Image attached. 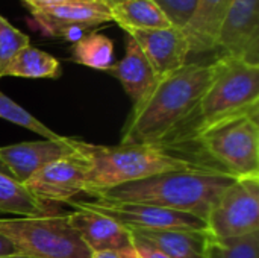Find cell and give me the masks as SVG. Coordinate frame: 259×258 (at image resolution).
Here are the masks:
<instances>
[{
	"label": "cell",
	"mask_w": 259,
	"mask_h": 258,
	"mask_svg": "<svg viewBox=\"0 0 259 258\" xmlns=\"http://www.w3.org/2000/svg\"><path fill=\"white\" fill-rule=\"evenodd\" d=\"M215 73V62H188L159 78L124 125L120 144H165L191 117Z\"/></svg>",
	"instance_id": "1"
},
{
	"label": "cell",
	"mask_w": 259,
	"mask_h": 258,
	"mask_svg": "<svg viewBox=\"0 0 259 258\" xmlns=\"http://www.w3.org/2000/svg\"><path fill=\"white\" fill-rule=\"evenodd\" d=\"M73 149L88 166L85 195L144 179L165 172H208L220 170L215 166L175 152L173 146L162 144H117L102 146L70 138ZM223 172V170H222Z\"/></svg>",
	"instance_id": "2"
},
{
	"label": "cell",
	"mask_w": 259,
	"mask_h": 258,
	"mask_svg": "<svg viewBox=\"0 0 259 258\" xmlns=\"http://www.w3.org/2000/svg\"><path fill=\"white\" fill-rule=\"evenodd\" d=\"M235 178L222 170L165 172L144 179L88 193L96 201L152 205L188 213L208 220L220 193Z\"/></svg>",
	"instance_id": "3"
},
{
	"label": "cell",
	"mask_w": 259,
	"mask_h": 258,
	"mask_svg": "<svg viewBox=\"0 0 259 258\" xmlns=\"http://www.w3.org/2000/svg\"><path fill=\"white\" fill-rule=\"evenodd\" d=\"M214 62V78L194 113L162 146H181L223 122L258 116L259 65L228 56H217Z\"/></svg>",
	"instance_id": "4"
},
{
	"label": "cell",
	"mask_w": 259,
	"mask_h": 258,
	"mask_svg": "<svg viewBox=\"0 0 259 258\" xmlns=\"http://www.w3.org/2000/svg\"><path fill=\"white\" fill-rule=\"evenodd\" d=\"M0 234L30 258H91V251L68 224L67 214L0 217Z\"/></svg>",
	"instance_id": "5"
},
{
	"label": "cell",
	"mask_w": 259,
	"mask_h": 258,
	"mask_svg": "<svg viewBox=\"0 0 259 258\" xmlns=\"http://www.w3.org/2000/svg\"><path fill=\"white\" fill-rule=\"evenodd\" d=\"M194 143L235 179H259L258 116H243L202 132Z\"/></svg>",
	"instance_id": "6"
},
{
	"label": "cell",
	"mask_w": 259,
	"mask_h": 258,
	"mask_svg": "<svg viewBox=\"0 0 259 258\" xmlns=\"http://www.w3.org/2000/svg\"><path fill=\"white\" fill-rule=\"evenodd\" d=\"M214 240L237 239L259 231V179H235L217 198L208 220Z\"/></svg>",
	"instance_id": "7"
},
{
	"label": "cell",
	"mask_w": 259,
	"mask_h": 258,
	"mask_svg": "<svg viewBox=\"0 0 259 258\" xmlns=\"http://www.w3.org/2000/svg\"><path fill=\"white\" fill-rule=\"evenodd\" d=\"M71 207H85L102 213L127 230H193L208 231V225L197 216L175 210L140 205V204H117L103 201H71Z\"/></svg>",
	"instance_id": "8"
},
{
	"label": "cell",
	"mask_w": 259,
	"mask_h": 258,
	"mask_svg": "<svg viewBox=\"0 0 259 258\" xmlns=\"http://www.w3.org/2000/svg\"><path fill=\"white\" fill-rule=\"evenodd\" d=\"M215 52L219 56L259 65V0H231L217 35Z\"/></svg>",
	"instance_id": "9"
},
{
	"label": "cell",
	"mask_w": 259,
	"mask_h": 258,
	"mask_svg": "<svg viewBox=\"0 0 259 258\" xmlns=\"http://www.w3.org/2000/svg\"><path fill=\"white\" fill-rule=\"evenodd\" d=\"M88 166L74 151L73 155L52 161L35 172L23 186L38 201L47 204H70L85 193Z\"/></svg>",
	"instance_id": "10"
},
{
	"label": "cell",
	"mask_w": 259,
	"mask_h": 258,
	"mask_svg": "<svg viewBox=\"0 0 259 258\" xmlns=\"http://www.w3.org/2000/svg\"><path fill=\"white\" fill-rule=\"evenodd\" d=\"M126 33L137 41L158 79L188 64L190 44L184 32L176 27L126 30Z\"/></svg>",
	"instance_id": "11"
},
{
	"label": "cell",
	"mask_w": 259,
	"mask_h": 258,
	"mask_svg": "<svg viewBox=\"0 0 259 258\" xmlns=\"http://www.w3.org/2000/svg\"><path fill=\"white\" fill-rule=\"evenodd\" d=\"M74 149L70 144V137L62 140H38L24 141L0 148V161L8 169L9 176L24 184L35 172L46 164L73 155Z\"/></svg>",
	"instance_id": "12"
},
{
	"label": "cell",
	"mask_w": 259,
	"mask_h": 258,
	"mask_svg": "<svg viewBox=\"0 0 259 258\" xmlns=\"http://www.w3.org/2000/svg\"><path fill=\"white\" fill-rule=\"evenodd\" d=\"M27 9L33 20L39 24L42 33L50 36H61V33L71 26L91 29L97 24L112 21L111 9L100 0L36 6Z\"/></svg>",
	"instance_id": "13"
},
{
	"label": "cell",
	"mask_w": 259,
	"mask_h": 258,
	"mask_svg": "<svg viewBox=\"0 0 259 258\" xmlns=\"http://www.w3.org/2000/svg\"><path fill=\"white\" fill-rule=\"evenodd\" d=\"M67 213L68 224L91 252L124 251L132 246V233L117 220L85 207Z\"/></svg>",
	"instance_id": "14"
},
{
	"label": "cell",
	"mask_w": 259,
	"mask_h": 258,
	"mask_svg": "<svg viewBox=\"0 0 259 258\" xmlns=\"http://www.w3.org/2000/svg\"><path fill=\"white\" fill-rule=\"evenodd\" d=\"M105 71L121 84L134 106L140 105L158 82V76L150 62L144 56L137 41L127 33L124 38V56Z\"/></svg>",
	"instance_id": "15"
},
{
	"label": "cell",
	"mask_w": 259,
	"mask_h": 258,
	"mask_svg": "<svg viewBox=\"0 0 259 258\" xmlns=\"http://www.w3.org/2000/svg\"><path fill=\"white\" fill-rule=\"evenodd\" d=\"M231 0H197L196 12L182 30L191 53L215 52V41Z\"/></svg>",
	"instance_id": "16"
},
{
	"label": "cell",
	"mask_w": 259,
	"mask_h": 258,
	"mask_svg": "<svg viewBox=\"0 0 259 258\" xmlns=\"http://www.w3.org/2000/svg\"><path fill=\"white\" fill-rule=\"evenodd\" d=\"M170 258H206L211 236L193 230H129Z\"/></svg>",
	"instance_id": "17"
},
{
	"label": "cell",
	"mask_w": 259,
	"mask_h": 258,
	"mask_svg": "<svg viewBox=\"0 0 259 258\" xmlns=\"http://www.w3.org/2000/svg\"><path fill=\"white\" fill-rule=\"evenodd\" d=\"M0 214L29 217L59 214V211L52 208V204L38 201L14 178L0 173Z\"/></svg>",
	"instance_id": "18"
},
{
	"label": "cell",
	"mask_w": 259,
	"mask_h": 258,
	"mask_svg": "<svg viewBox=\"0 0 259 258\" xmlns=\"http://www.w3.org/2000/svg\"><path fill=\"white\" fill-rule=\"evenodd\" d=\"M112 21L126 30L168 29L171 24L153 0H124L111 8Z\"/></svg>",
	"instance_id": "19"
},
{
	"label": "cell",
	"mask_w": 259,
	"mask_h": 258,
	"mask_svg": "<svg viewBox=\"0 0 259 258\" xmlns=\"http://www.w3.org/2000/svg\"><path fill=\"white\" fill-rule=\"evenodd\" d=\"M61 75V62L53 55L29 44L9 62L2 78L14 76L27 79H58Z\"/></svg>",
	"instance_id": "20"
},
{
	"label": "cell",
	"mask_w": 259,
	"mask_h": 258,
	"mask_svg": "<svg viewBox=\"0 0 259 258\" xmlns=\"http://www.w3.org/2000/svg\"><path fill=\"white\" fill-rule=\"evenodd\" d=\"M71 61L94 68L108 70L114 64V43L102 33L90 32L71 46Z\"/></svg>",
	"instance_id": "21"
},
{
	"label": "cell",
	"mask_w": 259,
	"mask_h": 258,
	"mask_svg": "<svg viewBox=\"0 0 259 258\" xmlns=\"http://www.w3.org/2000/svg\"><path fill=\"white\" fill-rule=\"evenodd\" d=\"M0 119H3L9 123H14L17 126H21L27 131H32L47 140H62L64 138V135H59L55 131H52L50 128H47L36 117H33L27 109L20 106L17 102H14L11 97H8L2 91H0Z\"/></svg>",
	"instance_id": "22"
},
{
	"label": "cell",
	"mask_w": 259,
	"mask_h": 258,
	"mask_svg": "<svg viewBox=\"0 0 259 258\" xmlns=\"http://www.w3.org/2000/svg\"><path fill=\"white\" fill-rule=\"evenodd\" d=\"M206 258H259V231L237 239H211Z\"/></svg>",
	"instance_id": "23"
},
{
	"label": "cell",
	"mask_w": 259,
	"mask_h": 258,
	"mask_svg": "<svg viewBox=\"0 0 259 258\" xmlns=\"http://www.w3.org/2000/svg\"><path fill=\"white\" fill-rule=\"evenodd\" d=\"M29 44V35L14 27L0 14V78L3 76V71L9 65V62L17 56V53Z\"/></svg>",
	"instance_id": "24"
},
{
	"label": "cell",
	"mask_w": 259,
	"mask_h": 258,
	"mask_svg": "<svg viewBox=\"0 0 259 258\" xmlns=\"http://www.w3.org/2000/svg\"><path fill=\"white\" fill-rule=\"evenodd\" d=\"M153 2L165 15L171 27H176L179 30H184L187 27L197 8V0H153Z\"/></svg>",
	"instance_id": "25"
},
{
	"label": "cell",
	"mask_w": 259,
	"mask_h": 258,
	"mask_svg": "<svg viewBox=\"0 0 259 258\" xmlns=\"http://www.w3.org/2000/svg\"><path fill=\"white\" fill-rule=\"evenodd\" d=\"M132 243L137 248V251L143 255V258H170L168 255H165L162 251H159L156 246H153L150 242L135 236L132 233Z\"/></svg>",
	"instance_id": "26"
},
{
	"label": "cell",
	"mask_w": 259,
	"mask_h": 258,
	"mask_svg": "<svg viewBox=\"0 0 259 258\" xmlns=\"http://www.w3.org/2000/svg\"><path fill=\"white\" fill-rule=\"evenodd\" d=\"M12 255H21V254L6 236L0 234V257H12Z\"/></svg>",
	"instance_id": "27"
},
{
	"label": "cell",
	"mask_w": 259,
	"mask_h": 258,
	"mask_svg": "<svg viewBox=\"0 0 259 258\" xmlns=\"http://www.w3.org/2000/svg\"><path fill=\"white\" fill-rule=\"evenodd\" d=\"M27 8L36 6H52V5H62V3H73V2H96V0H23Z\"/></svg>",
	"instance_id": "28"
},
{
	"label": "cell",
	"mask_w": 259,
	"mask_h": 258,
	"mask_svg": "<svg viewBox=\"0 0 259 258\" xmlns=\"http://www.w3.org/2000/svg\"><path fill=\"white\" fill-rule=\"evenodd\" d=\"M91 258H124L121 251H99L93 252Z\"/></svg>",
	"instance_id": "29"
},
{
	"label": "cell",
	"mask_w": 259,
	"mask_h": 258,
	"mask_svg": "<svg viewBox=\"0 0 259 258\" xmlns=\"http://www.w3.org/2000/svg\"><path fill=\"white\" fill-rule=\"evenodd\" d=\"M100 2H103V3L111 9V8H114V6L120 5V3H121V2H124V0H100Z\"/></svg>",
	"instance_id": "30"
},
{
	"label": "cell",
	"mask_w": 259,
	"mask_h": 258,
	"mask_svg": "<svg viewBox=\"0 0 259 258\" xmlns=\"http://www.w3.org/2000/svg\"><path fill=\"white\" fill-rule=\"evenodd\" d=\"M0 173H3V175H8L9 176V172H8V169L3 166V163L0 161Z\"/></svg>",
	"instance_id": "31"
},
{
	"label": "cell",
	"mask_w": 259,
	"mask_h": 258,
	"mask_svg": "<svg viewBox=\"0 0 259 258\" xmlns=\"http://www.w3.org/2000/svg\"><path fill=\"white\" fill-rule=\"evenodd\" d=\"M0 258H30V257H26V255H12V257H0Z\"/></svg>",
	"instance_id": "32"
}]
</instances>
